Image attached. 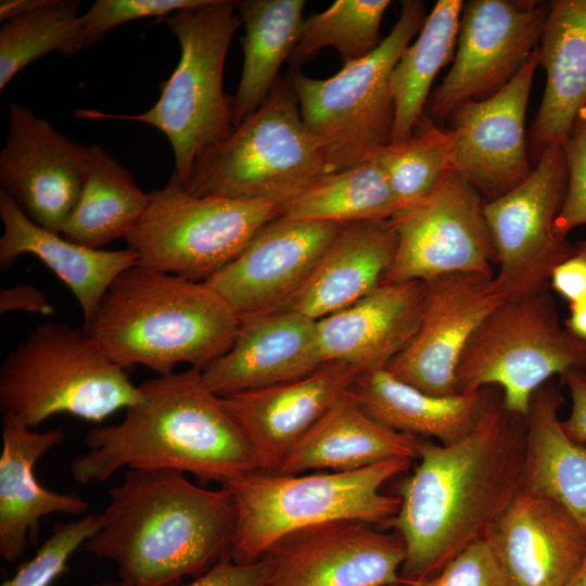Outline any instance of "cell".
<instances>
[{"instance_id": "50", "label": "cell", "mask_w": 586, "mask_h": 586, "mask_svg": "<svg viewBox=\"0 0 586 586\" xmlns=\"http://www.w3.org/2000/svg\"><path fill=\"white\" fill-rule=\"evenodd\" d=\"M585 377H586V371L584 372Z\"/></svg>"}, {"instance_id": "28", "label": "cell", "mask_w": 586, "mask_h": 586, "mask_svg": "<svg viewBox=\"0 0 586 586\" xmlns=\"http://www.w3.org/2000/svg\"><path fill=\"white\" fill-rule=\"evenodd\" d=\"M421 440L374 420L349 390L301 438L273 473L345 472L397 457L417 460Z\"/></svg>"}, {"instance_id": "21", "label": "cell", "mask_w": 586, "mask_h": 586, "mask_svg": "<svg viewBox=\"0 0 586 586\" xmlns=\"http://www.w3.org/2000/svg\"><path fill=\"white\" fill-rule=\"evenodd\" d=\"M323 362L317 320L282 307L240 316L231 347L202 377L225 397L304 378Z\"/></svg>"}, {"instance_id": "23", "label": "cell", "mask_w": 586, "mask_h": 586, "mask_svg": "<svg viewBox=\"0 0 586 586\" xmlns=\"http://www.w3.org/2000/svg\"><path fill=\"white\" fill-rule=\"evenodd\" d=\"M424 282L380 284L352 305L317 320L324 361L359 373L383 370L413 339L422 316Z\"/></svg>"}, {"instance_id": "27", "label": "cell", "mask_w": 586, "mask_h": 586, "mask_svg": "<svg viewBox=\"0 0 586 586\" xmlns=\"http://www.w3.org/2000/svg\"><path fill=\"white\" fill-rule=\"evenodd\" d=\"M546 87L528 137L534 165L542 152L568 136L586 105V0H552L538 46Z\"/></svg>"}, {"instance_id": "22", "label": "cell", "mask_w": 586, "mask_h": 586, "mask_svg": "<svg viewBox=\"0 0 586 586\" xmlns=\"http://www.w3.org/2000/svg\"><path fill=\"white\" fill-rule=\"evenodd\" d=\"M486 539L509 586H564L586 555V531L561 505L520 491Z\"/></svg>"}, {"instance_id": "39", "label": "cell", "mask_w": 586, "mask_h": 586, "mask_svg": "<svg viewBox=\"0 0 586 586\" xmlns=\"http://www.w3.org/2000/svg\"><path fill=\"white\" fill-rule=\"evenodd\" d=\"M204 0H97L81 15V50L91 48L113 28L130 21L157 17L200 5Z\"/></svg>"}, {"instance_id": "42", "label": "cell", "mask_w": 586, "mask_h": 586, "mask_svg": "<svg viewBox=\"0 0 586 586\" xmlns=\"http://www.w3.org/2000/svg\"><path fill=\"white\" fill-rule=\"evenodd\" d=\"M92 586H129L122 581H101ZM184 586H266V565L260 559L238 563L227 558Z\"/></svg>"}, {"instance_id": "33", "label": "cell", "mask_w": 586, "mask_h": 586, "mask_svg": "<svg viewBox=\"0 0 586 586\" xmlns=\"http://www.w3.org/2000/svg\"><path fill=\"white\" fill-rule=\"evenodd\" d=\"M462 0H438L390 76L395 105L391 141L408 137L430 98L432 82L454 56L457 46Z\"/></svg>"}, {"instance_id": "36", "label": "cell", "mask_w": 586, "mask_h": 586, "mask_svg": "<svg viewBox=\"0 0 586 586\" xmlns=\"http://www.w3.org/2000/svg\"><path fill=\"white\" fill-rule=\"evenodd\" d=\"M370 158L385 175L400 211L426 195L453 168L451 140L446 128L423 113L408 137L390 141Z\"/></svg>"}, {"instance_id": "12", "label": "cell", "mask_w": 586, "mask_h": 586, "mask_svg": "<svg viewBox=\"0 0 586 586\" xmlns=\"http://www.w3.org/2000/svg\"><path fill=\"white\" fill-rule=\"evenodd\" d=\"M566 183L563 144L556 141L542 152L525 180L485 203L497 257L494 282L506 301L547 291L553 269L573 253L574 244L555 228Z\"/></svg>"}, {"instance_id": "14", "label": "cell", "mask_w": 586, "mask_h": 586, "mask_svg": "<svg viewBox=\"0 0 586 586\" xmlns=\"http://www.w3.org/2000/svg\"><path fill=\"white\" fill-rule=\"evenodd\" d=\"M549 2L471 0L463 3L453 66L428 100V111L449 117L461 104L507 86L538 48Z\"/></svg>"}, {"instance_id": "24", "label": "cell", "mask_w": 586, "mask_h": 586, "mask_svg": "<svg viewBox=\"0 0 586 586\" xmlns=\"http://www.w3.org/2000/svg\"><path fill=\"white\" fill-rule=\"evenodd\" d=\"M65 438L62 429L35 432L14 417L2 415L0 456V555L16 562L28 540H35L39 520L52 513L84 514L89 505L76 494L52 492L34 473L36 462Z\"/></svg>"}, {"instance_id": "48", "label": "cell", "mask_w": 586, "mask_h": 586, "mask_svg": "<svg viewBox=\"0 0 586 586\" xmlns=\"http://www.w3.org/2000/svg\"><path fill=\"white\" fill-rule=\"evenodd\" d=\"M564 586H586V555L577 570Z\"/></svg>"}, {"instance_id": "8", "label": "cell", "mask_w": 586, "mask_h": 586, "mask_svg": "<svg viewBox=\"0 0 586 586\" xmlns=\"http://www.w3.org/2000/svg\"><path fill=\"white\" fill-rule=\"evenodd\" d=\"M329 174L291 82L279 76L263 104L196 160L182 186L200 196L286 202Z\"/></svg>"}, {"instance_id": "32", "label": "cell", "mask_w": 586, "mask_h": 586, "mask_svg": "<svg viewBox=\"0 0 586 586\" xmlns=\"http://www.w3.org/2000/svg\"><path fill=\"white\" fill-rule=\"evenodd\" d=\"M88 150L85 183L61 234L75 243L103 249L127 237L143 214L150 195L102 145L93 144Z\"/></svg>"}, {"instance_id": "49", "label": "cell", "mask_w": 586, "mask_h": 586, "mask_svg": "<svg viewBox=\"0 0 586 586\" xmlns=\"http://www.w3.org/2000/svg\"><path fill=\"white\" fill-rule=\"evenodd\" d=\"M390 586H409V585L405 582H402V583L390 585Z\"/></svg>"}, {"instance_id": "43", "label": "cell", "mask_w": 586, "mask_h": 586, "mask_svg": "<svg viewBox=\"0 0 586 586\" xmlns=\"http://www.w3.org/2000/svg\"><path fill=\"white\" fill-rule=\"evenodd\" d=\"M549 285L570 304L586 298V240L576 242L573 253L553 269Z\"/></svg>"}, {"instance_id": "46", "label": "cell", "mask_w": 586, "mask_h": 586, "mask_svg": "<svg viewBox=\"0 0 586 586\" xmlns=\"http://www.w3.org/2000/svg\"><path fill=\"white\" fill-rule=\"evenodd\" d=\"M52 0H1L0 20L9 21L13 17L29 13L51 3Z\"/></svg>"}, {"instance_id": "5", "label": "cell", "mask_w": 586, "mask_h": 586, "mask_svg": "<svg viewBox=\"0 0 586 586\" xmlns=\"http://www.w3.org/2000/svg\"><path fill=\"white\" fill-rule=\"evenodd\" d=\"M412 459L397 457L345 472L278 474L259 470L226 482L237 520L230 558L253 563L281 537L308 526L358 520L386 530L400 498L381 491L409 470Z\"/></svg>"}, {"instance_id": "13", "label": "cell", "mask_w": 586, "mask_h": 586, "mask_svg": "<svg viewBox=\"0 0 586 586\" xmlns=\"http://www.w3.org/2000/svg\"><path fill=\"white\" fill-rule=\"evenodd\" d=\"M486 201L453 168L422 199L391 220L397 249L381 284L471 272L494 277L497 257Z\"/></svg>"}, {"instance_id": "38", "label": "cell", "mask_w": 586, "mask_h": 586, "mask_svg": "<svg viewBox=\"0 0 586 586\" xmlns=\"http://www.w3.org/2000/svg\"><path fill=\"white\" fill-rule=\"evenodd\" d=\"M102 523L101 514L89 513L74 521L54 524L51 536L31 559L0 586H51L67 571L73 553L101 528Z\"/></svg>"}, {"instance_id": "1", "label": "cell", "mask_w": 586, "mask_h": 586, "mask_svg": "<svg viewBox=\"0 0 586 586\" xmlns=\"http://www.w3.org/2000/svg\"><path fill=\"white\" fill-rule=\"evenodd\" d=\"M524 446L525 418L508 411L494 391L464 437L449 445L421 440L418 462L399 484V509L386 526L405 543V583L435 575L486 538L522 489Z\"/></svg>"}, {"instance_id": "2", "label": "cell", "mask_w": 586, "mask_h": 586, "mask_svg": "<svg viewBox=\"0 0 586 586\" xmlns=\"http://www.w3.org/2000/svg\"><path fill=\"white\" fill-rule=\"evenodd\" d=\"M109 496L84 550L115 562L123 583L178 586L230 558L237 513L225 487L195 485L170 469H127Z\"/></svg>"}, {"instance_id": "31", "label": "cell", "mask_w": 586, "mask_h": 586, "mask_svg": "<svg viewBox=\"0 0 586 586\" xmlns=\"http://www.w3.org/2000/svg\"><path fill=\"white\" fill-rule=\"evenodd\" d=\"M304 0H242L237 11L245 27L241 37L243 68L232 97L235 128L266 100L282 63L295 49L304 23Z\"/></svg>"}, {"instance_id": "20", "label": "cell", "mask_w": 586, "mask_h": 586, "mask_svg": "<svg viewBox=\"0 0 586 586\" xmlns=\"http://www.w3.org/2000/svg\"><path fill=\"white\" fill-rule=\"evenodd\" d=\"M359 374L346 362L330 360L304 378L220 398L244 435L258 470L273 473Z\"/></svg>"}, {"instance_id": "6", "label": "cell", "mask_w": 586, "mask_h": 586, "mask_svg": "<svg viewBox=\"0 0 586 586\" xmlns=\"http://www.w3.org/2000/svg\"><path fill=\"white\" fill-rule=\"evenodd\" d=\"M180 47L179 62L160 84L157 102L136 115L79 109L90 119H123L150 125L163 132L175 156L174 174L184 183L194 163L233 130L232 97L225 94L222 76L233 35L242 24L235 1L204 0L165 18Z\"/></svg>"}, {"instance_id": "47", "label": "cell", "mask_w": 586, "mask_h": 586, "mask_svg": "<svg viewBox=\"0 0 586 586\" xmlns=\"http://www.w3.org/2000/svg\"><path fill=\"white\" fill-rule=\"evenodd\" d=\"M565 328L578 340L586 343V298L570 304Z\"/></svg>"}, {"instance_id": "26", "label": "cell", "mask_w": 586, "mask_h": 586, "mask_svg": "<svg viewBox=\"0 0 586 586\" xmlns=\"http://www.w3.org/2000/svg\"><path fill=\"white\" fill-rule=\"evenodd\" d=\"M0 268H11L30 254L40 259L72 292L84 315V323L95 311L115 279L138 265V255L126 247L109 251L75 243L30 220L16 203L0 192Z\"/></svg>"}, {"instance_id": "4", "label": "cell", "mask_w": 586, "mask_h": 586, "mask_svg": "<svg viewBox=\"0 0 586 586\" xmlns=\"http://www.w3.org/2000/svg\"><path fill=\"white\" fill-rule=\"evenodd\" d=\"M240 316L206 281L136 265L105 292L84 329L127 370H204L231 347Z\"/></svg>"}, {"instance_id": "40", "label": "cell", "mask_w": 586, "mask_h": 586, "mask_svg": "<svg viewBox=\"0 0 586 586\" xmlns=\"http://www.w3.org/2000/svg\"><path fill=\"white\" fill-rule=\"evenodd\" d=\"M562 144L568 183L555 228L560 235L568 237L574 228L586 225V105L576 115Z\"/></svg>"}, {"instance_id": "44", "label": "cell", "mask_w": 586, "mask_h": 586, "mask_svg": "<svg viewBox=\"0 0 586 586\" xmlns=\"http://www.w3.org/2000/svg\"><path fill=\"white\" fill-rule=\"evenodd\" d=\"M10 311L51 315L54 309L42 291L29 283H16L0 291V313Z\"/></svg>"}, {"instance_id": "11", "label": "cell", "mask_w": 586, "mask_h": 586, "mask_svg": "<svg viewBox=\"0 0 586 586\" xmlns=\"http://www.w3.org/2000/svg\"><path fill=\"white\" fill-rule=\"evenodd\" d=\"M149 195L127 247L138 265L193 281H207L229 264L285 203L195 195L174 173Z\"/></svg>"}, {"instance_id": "3", "label": "cell", "mask_w": 586, "mask_h": 586, "mask_svg": "<svg viewBox=\"0 0 586 586\" xmlns=\"http://www.w3.org/2000/svg\"><path fill=\"white\" fill-rule=\"evenodd\" d=\"M142 398L114 425L89 430L88 451L71 463L80 484L105 481L117 470L170 469L201 483L226 482L258 470L241 430L202 370L158 375L139 385Z\"/></svg>"}, {"instance_id": "9", "label": "cell", "mask_w": 586, "mask_h": 586, "mask_svg": "<svg viewBox=\"0 0 586 586\" xmlns=\"http://www.w3.org/2000/svg\"><path fill=\"white\" fill-rule=\"evenodd\" d=\"M426 16L422 1H402L392 30L369 55L344 64L327 79L310 78L300 68L289 71L286 78L297 95L302 119L331 174L369 160L391 141L395 105L390 76Z\"/></svg>"}, {"instance_id": "45", "label": "cell", "mask_w": 586, "mask_h": 586, "mask_svg": "<svg viewBox=\"0 0 586 586\" xmlns=\"http://www.w3.org/2000/svg\"><path fill=\"white\" fill-rule=\"evenodd\" d=\"M571 397V411L563 426L574 440L586 444V377L572 371L562 377Z\"/></svg>"}, {"instance_id": "16", "label": "cell", "mask_w": 586, "mask_h": 586, "mask_svg": "<svg viewBox=\"0 0 586 586\" xmlns=\"http://www.w3.org/2000/svg\"><path fill=\"white\" fill-rule=\"evenodd\" d=\"M88 148L21 104L11 103L0 153V192L38 226L62 233L82 190Z\"/></svg>"}, {"instance_id": "35", "label": "cell", "mask_w": 586, "mask_h": 586, "mask_svg": "<svg viewBox=\"0 0 586 586\" xmlns=\"http://www.w3.org/2000/svg\"><path fill=\"white\" fill-rule=\"evenodd\" d=\"M78 0L50 4L5 21L0 29V89L27 65L59 51L71 58L81 50L82 20Z\"/></svg>"}, {"instance_id": "10", "label": "cell", "mask_w": 586, "mask_h": 586, "mask_svg": "<svg viewBox=\"0 0 586 586\" xmlns=\"http://www.w3.org/2000/svg\"><path fill=\"white\" fill-rule=\"evenodd\" d=\"M586 371V343L561 326L547 290L506 301L466 345L456 369L458 394L497 386L505 408L526 417L534 393L553 375Z\"/></svg>"}, {"instance_id": "17", "label": "cell", "mask_w": 586, "mask_h": 586, "mask_svg": "<svg viewBox=\"0 0 586 586\" xmlns=\"http://www.w3.org/2000/svg\"><path fill=\"white\" fill-rule=\"evenodd\" d=\"M538 48L521 72L501 90L458 106L447 131L453 169L491 202L507 194L532 173L525 138V113Z\"/></svg>"}, {"instance_id": "30", "label": "cell", "mask_w": 586, "mask_h": 586, "mask_svg": "<svg viewBox=\"0 0 586 586\" xmlns=\"http://www.w3.org/2000/svg\"><path fill=\"white\" fill-rule=\"evenodd\" d=\"M561 395L547 382L525 417L522 489L566 509L586 531V444L571 437L559 418Z\"/></svg>"}, {"instance_id": "18", "label": "cell", "mask_w": 586, "mask_h": 586, "mask_svg": "<svg viewBox=\"0 0 586 586\" xmlns=\"http://www.w3.org/2000/svg\"><path fill=\"white\" fill-rule=\"evenodd\" d=\"M424 282L419 328L386 370L431 395L458 394L456 369L469 340L506 300L494 277L471 272L443 275Z\"/></svg>"}, {"instance_id": "37", "label": "cell", "mask_w": 586, "mask_h": 586, "mask_svg": "<svg viewBox=\"0 0 586 586\" xmlns=\"http://www.w3.org/2000/svg\"><path fill=\"white\" fill-rule=\"evenodd\" d=\"M388 0H337L304 20L298 42L289 58L291 67L308 62L323 48H334L344 64L373 52L383 38L380 26Z\"/></svg>"}, {"instance_id": "25", "label": "cell", "mask_w": 586, "mask_h": 586, "mask_svg": "<svg viewBox=\"0 0 586 586\" xmlns=\"http://www.w3.org/2000/svg\"><path fill=\"white\" fill-rule=\"evenodd\" d=\"M396 249L390 220L344 225L283 307L319 320L352 305L381 284Z\"/></svg>"}, {"instance_id": "29", "label": "cell", "mask_w": 586, "mask_h": 586, "mask_svg": "<svg viewBox=\"0 0 586 586\" xmlns=\"http://www.w3.org/2000/svg\"><path fill=\"white\" fill-rule=\"evenodd\" d=\"M360 407L378 422L402 433L449 445L464 437L485 410L492 387L470 394L435 396L386 369L360 373L351 388Z\"/></svg>"}, {"instance_id": "34", "label": "cell", "mask_w": 586, "mask_h": 586, "mask_svg": "<svg viewBox=\"0 0 586 586\" xmlns=\"http://www.w3.org/2000/svg\"><path fill=\"white\" fill-rule=\"evenodd\" d=\"M398 211L385 175L369 158L320 178L288 200L280 217L346 225L391 220Z\"/></svg>"}, {"instance_id": "19", "label": "cell", "mask_w": 586, "mask_h": 586, "mask_svg": "<svg viewBox=\"0 0 586 586\" xmlns=\"http://www.w3.org/2000/svg\"><path fill=\"white\" fill-rule=\"evenodd\" d=\"M343 226L279 216L206 282L239 316L281 308Z\"/></svg>"}, {"instance_id": "15", "label": "cell", "mask_w": 586, "mask_h": 586, "mask_svg": "<svg viewBox=\"0 0 586 586\" xmlns=\"http://www.w3.org/2000/svg\"><path fill=\"white\" fill-rule=\"evenodd\" d=\"M405 559L397 532L358 520L294 531L262 557L266 586H390L404 582Z\"/></svg>"}, {"instance_id": "41", "label": "cell", "mask_w": 586, "mask_h": 586, "mask_svg": "<svg viewBox=\"0 0 586 586\" xmlns=\"http://www.w3.org/2000/svg\"><path fill=\"white\" fill-rule=\"evenodd\" d=\"M410 586H509L486 538L458 553L435 575Z\"/></svg>"}, {"instance_id": "7", "label": "cell", "mask_w": 586, "mask_h": 586, "mask_svg": "<svg viewBox=\"0 0 586 586\" xmlns=\"http://www.w3.org/2000/svg\"><path fill=\"white\" fill-rule=\"evenodd\" d=\"M142 398L125 369L82 328L38 324L0 368V409L29 428L58 413L100 422Z\"/></svg>"}]
</instances>
